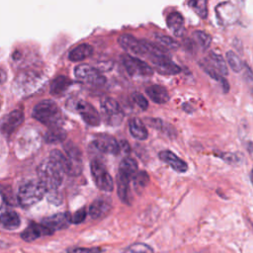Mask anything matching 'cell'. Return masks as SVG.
I'll return each instance as SVG.
<instances>
[{
	"instance_id": "cell-1",
	"label": "cell",
	"mask_w": 253,
	"mask_h": 253,
	"mask_svg": "<svg viewBox=\"0 0 253 253\" xmlns=\"http://www.w3.org/2000/svg\"><path fill=\"white\" fill-rule=\"evenodd\" d=\"M32 117L48 127L57 126L62 121V114L59 107L54 101L49 99L40 101L33 108Z\"/></svg>"
},
{
	"instance_id": "cell-2",
	"label": "cell",
	"mask_w": 253,
	"mask_h": 253,
	"mask_svg": "<svg viewBox=\"0 0 253 253\" xmlns=\"http://www.w3.org/2000/svg\"><path fill=\"white\" fill-rule=\"evenodd\" d=\"M47 193V189L40 180L24 182L17 193L18 204L23 208H30L40 202Z\"/></svg>"
},
{
	"instance_id": "cell-3",
	"label": "cell",
	"mask_w": 253,
	"mask_h": 253,
	"mask_svg": "<svg viewBox=\"0 0 253 253\" xmlns=\"http://www.w3.org/2000/svg\"><path fill=\"white\" fill-rule=\"evenodd\" d=\"M63 172L49 158L43 160L38 166L39 180L45 186L48 191L57 190L63 180Z\"/></svg>"
},
{
	"instance_id": "cell-4",
	"label": "cell",
	"mask_w": 253,
	"mask_h": 253,
	"mask_svg": "<svg viewBox=\"0 0 253 253\" xmlns=\"http://www.w3.org/2000/svg\"><path fill=\"white\" fill-rule=\"evenodd\" d=\"M101 111L104 123L110 126H118L124 121L125 112L113 98L107 97L101 101Z\"/></svg>"
},
{
	"instance_id": "cell-5",
	"label": "cell",
	"mask_w": 253,
	"mask_h": 253,
	"mask_svg": "<svg viewBox=\"0 0 253 253\" xmlns=\"http://www.w3.org/2000/svg\"><path fill=\"white\" fill-rule=\"evenodd\" d=\"M90 171L96 187L104 192H112L114 189L113 178L102 162L92 160L90 163Z\"/></svg>"
},
{
	"instance_id": "cell-6",
	"label": "cell",
	"mask_w": 253,
	"mask_h": 253,
	"mask_svg": "<svg viewBox=\"0 0 253 253\" xmlns=\"http://www.w3.org/2000/svg\"><path fill=\"white\" fill-rule=\"evenodd\" d=\"M122 61L126 72L132 77H149L153 74L152 67L138 57L124 54Z\"/></svg>"
},
{
	"instance_id": "cell-7",
	"label": "cell",
	"mask_w": 253,
	"mask_h": 253,
	"mask_svg": "<svg viewBox=\"0 0 253 253\" xmlns=\"http://www.w3.org/2000/svg\"><path fill=\"white\" fill-rule=\"evenodd\" d=\"M74 75L78 80L95 86H102L107 81L100 70L89 64H78L75 66Z\"/></svg>"
},
{
	"instance_id": "cell-8",
	"label": "cell",
	"mask_w": 253,
	"mask_h": 253,
	"mask_svg": "<svg viewBox=\"0 0 253 253\" xmlns=\"http://www.w3.org/2000/svg\"><path fill=\"white\" fill-rule=\"evenodd\" d=\"M73 110H75L85 124L91 126H97L101 123V117L98 111L88 102L84 100H76L72 103Z\"/></svg>"
},
{
	"instance_id": "cell-9",
	"label": "cell",
	"mask_w": 253,
	"mask_h": 253,
	"mask_svg": "<svg viewBox=\"0 0 253 253\" xmlns=\"http://www.w3.org/2000/svg\"><path fill=\"white\" fill-rule=\"evenodd\" d=\"M150 60L155 70L162 75H176L181 72V67L165 53L151 55Z\"/></svg>"
},
{
	"instance_id": "cell-10",
	"label": "cell",
	"mask_w": 253,
	"mask_h": 253,
	"mask_svg": "<svg viewBox=\"0 0 253 253\" xmlns=\"http://www.w3.org/2000/svg\"><path fill=\"white\" fill-rule=\"evenodd\" d=\"M93 145L96 149L103 153L107 154H113L117 155L120 152V143L117 141V139L106 133H99L93 138Z\"/></svg>"
},
{
	"instance_id": "cell-11",
	"label": "cell",
	"mask_w": 253,
	"mask_h": 253,
	"mask_svg": "<svg viewBox=\"0 0 253 253\" xmlns=\"http://www.w3.org/2000/svg\"><path fill=\"white\" fill-rule=\"evenodd\" d=\"M49 159L56 164L63 173L68 175H78L81 172V166L74 164L67 156L57 149H53L49 153Z\"/></svg>"
},
{
	"instance_id": "cell-12",
	"label": "cell",
	"mask_w": 253,
	"mask_h": 253,
	"mask_svg": "<svg viewBox=\"0 0 253 253\" xmlns=\"http://www.w3.org/2000/svg\"><path fill=\"white\" fill-rule=\"evenodd\" d=\"M216 17L222 25H231L239 18V10L231 2H222L215 7Z\"/></svg>"
},
{
	"instance_id": "cell-13",
	"label": "cell",
	"mask_w": 253,
	"mask_h": 253,
	"mask_svg": "<svg viewBox=\"0 0 253 253\" xmlns=\"http://www.w3.org/2000/svg\"><path fill=\"white\" fill-rule=\"evenodd\" d=\"M119 44L127 52L136 55H144L148 53L143 40H137L131 35H122L118 39Z\"/></svg>"
},
{
	"instance_id": "cell-14",
	"label": "cell",
	"mask_w": 253,
	"mask_h": 253,
	"mask_svg": "<svg viewBox=\"0 0 253 253\" xmlns=\"http://www.w3.org/2000/svg\"><path fill=\"white\" fill-rule=\"evenodd\" d=\"M24 122V113L21 110H13L7 114L1 122V131L5 136H10L14 130Z\"/></svg>"
},
{
	"instance_id": "cell-15",
	"label": "cell",
	"mask_w": 253,
	"mask_h": 253,
	"mask_svg": "<svg viewBox=\"0 0 253 253\" xmlns=\"http://www.w3.org/2000/svg\"><path fill=\"white\" fill-rule=\"evenodd\" d=\"M41 78L38 74L32 73V72H26V73H21L18 75L17 78H15L14 82V87H17V89L20 92H33L34 89L38 88L40 84Z\"/></svg>"
},
{
	"instance_id": "cell-16",
	"label": "cell",
	"mask_w": 253,
	"mask_h": 253,
	"mask_svg": "<svg viewBox=\"0 0 253 253\" xmlns=\"http://www.w3.org/2000/svg\"><path fill=\"white\" fill-rule=\"evenodd\" d=\"M53 231L50 230L45 225H43L42 222L41 223L32 222L21 233V238L27 242H31L42 236L51 235Z\"/></svg>"
},
{
	"instance_id": "cell-17",
	"label": "cell",
	"mask_w": 253,
	"mask_h": 253,
	"mask_svg": "<svg viewBox=\"0 0 253 253\" xmlns=\"http://www.w3.org/2000/svg\"><path fill=\"white\" fill-rule=\"evenodd\" d=\"M158 156L161 161L168 164L178 173H185L188 170V164L170 150H162L158 153Z\"/></svg>"
},
{
	"instance_id": "cell-18",
	"label": "cell",
	"mask_w": 253,
	"mask_h": 253,
	"mask_svg": "<svg viewBox=\"0 0 253 253\" xmlns=\"http://www.w3.org/2000/svg\"><path fill=\"white\" fill-rule=\"evenodd\" d=\"M42 223L54 232L55 230L65 228L68 225V223H70L69 213H67V212H58V213L52 214L50 216L44 217L42 220Z\"/></svg>"
},
{
	"instance_id": "cell-19",
	"label": "cell",
	"mask_w": 253,
	"mask_h": 253,
	"mask_svg": "<svg viewBox=\"0 0 253 253\" xmlns=\"http://www.w3.org/2000/svg\"><path fill=\"white\" fill-rule=\"evenodd\" d=\"M0 220H1L2 227L5 229H8V230L16 229L21 224V219H20L19 214L12 210H8V209L5 210L3 207H2V211H1Z\"/></svg>"
},
{
	"instance_id": "cell-20",
	"label": "cell",
	"mask_w": 253,
	"mask_h": 253,
	"mask_svg": "<svg viewBox=\"0 0 253 253\" xmlns=\"http://www.w3.org/2000/svg\"><path fill=\"white\" fill-rule=\"evenodd\" d=\"M146 95L156 104H165L169 101V93L167 89L161 85H151L145 89Z\"/></svg>"
},
{
	"instance_id": "cell-21",
	"label": "cell",
	"mask_w": 253,
	"mask_h": 253,
	"mask_svg": "<svg viewBox=\"0 0 253 253\" xmlns=\"http://www.w3.org/2000/svg\"><path fill=\"white\" fill-rule=\"evenodd\" d=\"M131 179L128 177L118 173L117 175V186H118V196L124 204L130 205L131 197L129 192V182Z\"/></svg>"
},
{
	"instance_id": "cell-22",
	"label": "cell",
	"mask_w": 253,
	"mask_h": 253,
	"mask_svg": "<svg viewBox=\"0 0 253 253\" xmlns=\"http://www.w3.org/2000/svg\"><path fill=\"white\" fill-rule=\"evenodd\" d=\"M128 129L131 136L137 140H145L148 137L147 128L138 118H131L128 121Z\"/></svg>"
},
{
	"instance_id": "cell-23",
	"label": "cell",
	"mask_w": 253,
	"mask_h": 253,
	"mask_svg": "<svg viewBox=\"0 0 253 253\" xmlns=\"http://www.w3.org/2000/svg\"><path fill=\"white\" fill-rule=\"evenodd\" d=\"M110 208H111V204L109 203V201L99 198L90 205L88 213L94 219L100 218L110 211Z\"/></svg>"
},
{
	"instance_id": "cell-24",
	"label": "cell",
	"mask_w": 253,
	"mask_h": 253,
	"mask_svg": "<svg viewBox=\"0 0 253 253\" xmlns=\"http://www.w3.org/2000/svg\"><path fill=\"white\" fill-rule=\"evenodd\" d=\"M167 26L173 32L176 37H181L184 33V18L181 13L175 11L168 15L167 19Z\"/></svg>"
},
{
	"instance_id": "cell-25",
	"label": "cell",
	"mask_w": 253,
	"mask_h": 253,
	"mask_svg": "<svg viewBox=\"0 0 253 253\" xmlns=\"http://www.w3.org/2000/svg\"><path fill=\"white\" fill-rule=\"evenodd\" d=\"M93 51L94 49L92 45H90L89 43H81L69 51L68 59L73 62L82 61L85 58L91 56Z\"/></svg>"
},
{
	"instance_id": "cell-26",
	"label": "cell",
	"mask_w": 253,
	"mask_h": 253,
	"mask_svg": "<svg viewBox=\"0 0 253 253\" xmlns=\"http://www.w3.org/2000/svg\"><path fill=\"white\" fill-rule=\"evenodd\" d=\"M72 84V81L64 76V75H58L52 81L49 85V92L53 96H60L62 95Z\"/></svg>"
},
{
	"instance_id": "cell-27",
	"label": "cell",
	"mask_w": 253,
	"mask_h": 253,
	"mask_svg": "<svg viewBox=\"0 0 253 253\" xmlns=\"http://www.w3.org/2000/svg\"><path fill=\"white\" fill-rule=\"evenodd\" d=\"M145 123L150 126L152 128H155L161 132H163L164 134L168 135L169 137H175L177 132L176 129L174 128L173 126H171L170 124L162 121L161 119H157V118H146L145 119Z\"/></svg>"
},
{
	"instance_id": "cell-28",
	"label": "cell",
	"mask_w": 253,
	"mask_h": 253,
	"mask_svg": "<svg viewBox=\"0 0 253 253\" xmlns=\"http://www.w3.org/2000/svg\"><path fill=\"white\" fill-rule=\"evenodd\" d=\"M65 138H66V131L60 126L49 127L43 136L44 141L50 144L62 142L65 140Z\"/></svg>"
},
{
	"instance_id": "cell-29",
	"label": "cell",
	"mask_w": 253,
	"mask_h": 253,
	"mask_svg": "<svg viewBox=\"0 0 253 253\" xmlns=\"http://www.w3.org/2000/svg\"><path fill=\"white\" fill-rule=\"evenodd\" d=\"M137 162L130 157H126L124 158L119 166V171L118 173L123 174L126 177H128L129 179L132 180L133 176L137 173Z\"/></svg>"
},
{
	"instance_id": "cell-30",
	"label": "cell",
	"mask_w": 253,
	"mask_h": 253,
	"mask_svg": "<svg viewBox=\"0 0 253 253\" xmlns=\"http://www.w3.org/2000/svg\"><path fill=\"white\" fill-rule=\"evenodd\" d=\"M210 61L211 63H209L212 68H214L219 74L221 75H227V66L225 63V60L223 59V57L213 51H211L210 53Z\"/></svg>"
},
{
	"instance_id": "cell-31",
	"label": "cell",
	"mask_w": 253,
	"mask_h": 253,
	"mask_svg": "<svg viewBox=\"0 0 253 253\" xmlns=\"http://www.w3.org/2000/svg\"><path fill=\"white\" fill-rule=\"evenodd\" d=\"M64 149L67 157L76 165L81 166V151L80 149L71 141L64 144Z\"/></svg>"
},
{
	"instance_id": "cell-32",
	"label": "cell",
	"mask_w": 253,
	"mask_h": 253,
	"mask_svg": "<svg viewBox=\"0 0 253 253\" xmlns=\"http://www.w3.org/2000/svg\"><path fill=\"white\" fill-rule=\"evenodd\" d=\"M225 56H226L227 63L229 64L230 68H231L234 72L238 73V72H240V71L242 70V68H243L244 65H243L241 59L239 58V56H238L235 52H233L232 50H228V51L226 52Z\"/></svg>"
},
{
	"instance_id": "cell-33",
	"label": "cell",
	"mask_w": 253,
	"mask_h": 253,
	"mask_svg": "<svg viewBox=\"0 0 253 253\" xmlns=\"http://www.w3.org/2000/svg\"><path fill=\"white\" fill-rule=\"evenodd\" d=\"M188 5L203 19H206L208 16V3L205 0H191L188 2Z\"/></svg>"
},
{
	"instance_id": "cell-34",
	"label": "cell",
	"mask_w": 253,
	"mask_h": 253,
	"mask_svg": "<svg viewBox=\"0 0 253 253\" xmlns=\"http://www.w3.org/2000/svg\"><path fill=\"white\" fill-rule=\"evenodd\" d=\"M133 186L136 190L145 188L149 183V176L145 171H138L132 178Z\"/></svg>"
},
{
	"instance_id": "cell-35",
	"label": "cell",
	"mask_w": 253,
	"mask_h": 253,
	"mask_svg": "<svg viewBox=\"0 0 253 253\" xmlns=\"http://www.w3.org/2000/svg\"><path fill=\"white\" fill-rule=\"evenodd\" d=\"M124 253H153V249L145 243L136 242L126 247Z\"/></svg>"
},
{
	"instance_id": "cell-36",
	"label": "cell",
	"mask_w": 253,
	"mask_h": 253,
	"mask_svg": "<svg viewBox=\"0 0 253 253\" xmlns=\"http://www.w3.org/2000/svg\"><path fill=\"white\" fill-rule=\"evenodd\" d=\"M194 37L198 43L203 47V49H207L211 45V37L208 33L204 31H195Z\"/></svg>"
},
{
	"instance_id": "cell-37",
	"label": "cell",
	"mask_w": 253,
	"mask_h": 253,
	"mask_svg": "<svg viewBox=\"0 0 253 253\" xmlns=\"http://www.w3.org/2000/svg\"><path fill=\"white\" fill-rule=\"evenodd\" d=\"M155 38L158 41V42L161 43V45L163 47L171 48V49H177L180 46V43L177 41L173 40L171 37H168V36H165V35H155Z\"/></svg>"
},
{
	"instance_id": "cell-38",
	"label": "cell",
	"mask_w": 253,
	"mask_h": 253,
	"mask_svg": "<svg viewBox=\"0 0 253 253\" xmlns=\"http://www.w3.org/2000/svg\"><path fill=\"white\" fill-rule=\"evenodd\" d=\"M219 157L222 160H224L225 162H227L228 164L236 165V164L240 163L242 155H240L238 153H232V152H222L219 154Z\"/></svg>"
},
{
	"instance_id": "cell-39",
	"label": "cell",
	"mask_w": 253,
	"mask_h": 253,
	"mask_svg": "<svg viewBox=\"0 0 253 253\" xmlns=\"http://www.w3.org/2000/svg\"><path fill=\"white\" fill-rule=\"evenodd\" d=\"M86 215H87V211L84 208L76 211L74 213L72 214H69V220H70V223H73V224H78V223H81L85 220L86 218Z\"/></svg>"
},
{
	"instance_id": "cell-40",
	"label": "cell",
	"mask_w": 253,
	"mask_h": 253,
	"mask_svg": "<svg viewBox=\"0 0 253 253\" xmlns=\"http://www.w3.org/2000/svg\"><path fill=\"white\" fill-rule=\"evenodd\" d=\"M103 249L100 247H72L68 248L66 253H102Z\"/></svg>"
},
{
	"instance_id": "cell-41",
	"label": "cell",
	"mask_w": 253,
	"mask_h": 253,
	"mask_svg": "<svg viewBox=\"0 0 253 253\" xmlns=\"http://www.w3.org/2000/svg\"><path fill=\"white\" fill-rule=\"evenodd\" d=\"M132 100L134 101V103L142 110L145 111L148 108V101L146 100V98L139 92H133L132 95Z\"/></svg>"
},
{
	"instance_id": "cell-42",
	"label": "cell",
	"mask_w": 253,
	"mask_h": 253,
	"mask_svg": "<svg viewBox=\"0 0 253 253\" xmlns=\"http://www.w3.org/2000/svg\"><path fill=\"white\" fill-rule=\"evenodd\" d=\"M1 195H2V200L3 202H6L7 205H15L16 202L18 203L17 201V198H15L13 195H12V192H11V189L9 188V190H5L4 186L2 187V190H1Z\"/></svg>"
},
{
	"instance_id": "cell-43",
	"label": "cell",
	"mask_w": 253,
	"mask_h": 253,
	"mask_svg": "<svg viewBox=\"0 0 253 253\" xmlns=\"http://www.w3.org/2000/svg\"><path fill=\"white\" fill-rule=\"evenodd\" d=\"M48 195H47V199L49 201V203L53 204V205H59L62 201L61 199V196L60 194L57 192V190H52V191H48L47 192Z\"/></svg>"
},
{
	"instance_id": "cell-44",
	"label": "cell",
	"mask_w": 253,
	"mask_h": 253,
	"mask_svg": "<svg viewBox=\"0 0 253 253\" xmlns=\"http://www.w3.org/2000/svg\"><path fill=\"white\" fill-rule=\"evenodd\" d=\"M120 149L123 150L125 153H129L130 152V147H129L127 141H126V140H121Z\"/></svg>"
},
{
	"instance_id": "cell-45",
	"label": "cell",
	"mask_w": 253,
	"mask_h": 253,
	"mask_svg": "<svg viewBox=\"0 0 253 253\" xmlns=\"http://www.w3.org/2000/svg\"><path fill=\"white\" fill-rule=\"evenodd\" d=\"M244 68H245V78L247 80L251 81L253 79V71H252V69L247 64H244Z\"/></svg>"
},
{
	"instance_id": "cell-46",
	"label": "cell",
	"mask_w": 253,
	"mask_h": 253,
	"mask_svg": "<svg viewBox=\"0 0 253 253\" xmlns=\"http://www.w3.org/2000/svg\"><path fill=\"white\" fill-rule=\"evenodd\" d=\"M247 148H248V150H250L251 152H253V142H252V141H249V142H248Z\"/></svg>"
},
{
	"instance_id": "cell-47",
	"label": "cell",
	"mask_w": 253,
	"mask_h": 253,
	"mask_svg": "<svg viewBox=\"0 0 253 253\" xmlns=\"http://www.w3.org/2000/svg\"><path fill=\"white\" fill-rule=\"evenodd\" d=\"M1 73H2V82H4V80H5V72H4L3 69L1 71Z\"/></svg>"
},
{
	"instance_id": "cell-48",
	"label": "cell",
	"mask_w": 253,
	"mask_h": 253,
	"mask_svg": "<svg viewBox=\"0 0 253 253\" xmlns=\"http://www.w3.org/2000/svg\"><path fill=\"white\" fill-rule=\"evenodd\" d=\"M250 179H251V182H252V185H253V169L251 170V173H250Z\"/></svg>"
}]
</instances>
